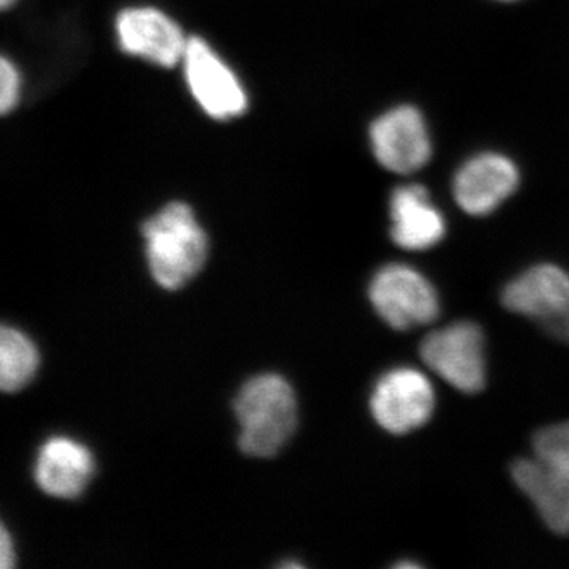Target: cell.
Masks as SVG:
<instances>
[{"instance_id":"cell-1","label":"cell","mask_w":569,"mask_h":569,"mask_svg":"<svg viewBox=\"0 0 569 569\" xmlns=\"http://www.w3.org/2000/svg\"><path fill=\"white\" fill-rule=\"evenodd\" d=\"M141 231L149 271L164 290H179L203 269L208 236L189 204L164 206L142 223Z\"/></svg>"},{"instance_id":"cell-2","label":"cell","mask_w":569,"mask_h":569,"mask_svg":"<svg viewBox=\"0 0 569 569\" xmlns=\"http://www.w3.org/2000/svg\"><path fill=\"white\" fill-rule=\"evenodd\" d=\"M533 456L516 459L511 477L550 530L569 535V421L539 429Z\"/></svg>"},{"instance_id":"cell-3","label":"cell","mask_w":569,"mask_h":569,"mask_svg":"<svg viewBox=\"0 0 569 569\" xmlns=\"http://www.w3.org/2000/svg\"><path fill=\"white\" fill-rule=\"evenodd\" d=\"M239 448L252 458H272L288 443L298 425V402L291 385L277 373L250 378L233 402Z\"/></svg>"},{"instance_id":"cell-4","label":"cell","mask_w":569,"mask_h":569,"mask_svg":"<svg viewBox=\"0 0 569 569\" xmlns=\"http://www.w3.org/2000/svg\"><path fill=\"white\" fill-rule=\"evenodd\" d=\"M421 358L436 376L463 395L485 389V335L473 321H458L427 335Z\"/></svg>"},{"instance_id":"cell-5","label":"cell","mask_w":569,"mask_h":569,"mask_svg":"<svg viewBox=\"0 0 569 569\" xmlns=\"http://www.w3.org/2000/svg\"><path fill=\"white\" fill-rule=\"evenodd\" d=\"M369 298L381 320L399 331L432 323L440 316V299L432 282L417 269L391 263L378 269Z\"/></svg>"},{"instance_id":"cell-6","label":"cell","mask_w":569,"mask_h":569,"mask_svg":"<svg viewBox=\"0 0 569 569\" xmlns=\"http://www.w3.org/2000/svg\"><path fill=\"white\" fill-rule=\"evenodd\" d=\"M501 305L530 318L556 339L569 342V274L560 266L538 264L505 287Z\"/></svg>"},{"instance_id":"cell-7","label":"cell","mask_w":569,"mask_h":569,"mask_svg":"<svg viewBox=\"0 0 569 569\" xmlns=\"http://www.w3.org/2000/svg\"><path fill=\"white\" fill-rule=\"evenodd\" d=\"M436 391L425 373L413 367H397L378 378L370 411L377 425L395 436H406L432 418Z\"/></svg>"},{"instance_id":"cell-8","label":"cell","mask_w":569,"mask_h":569,"mask_svg":"<svg viewBox=\"0 0 569 569\" xmlns=\"http://www.w3.org/2000/svg\"><path fill=\"white\" fill-rule=\"evenodd\" d=\"M181 63L187 86L206 114L217 121L244 114L249 104L244 88L208 41L200 37L189 39Z\"/></svg>"},{"instance_id":"cell-9","label":"cell","mask_w":569,"mask_h":569,"mask_svg":"<svg viewBox=\"0 0 569 569\" xmlns=\"http://www.w3.org/2000/svg\"><path fill=\"white\" fill-rule=\"evenodd\" d=\"M370 146L378 163L397 174L421 170L432 156L425 118L410 104L392 108L370 126Z\"/></svg>"},{"instance_id":"cell-10","label":"cell","mask_w":569,"mask_h":569,"mask_svg":"<svg viewBox=\"0 0 569 569\" xmlns=\"http://www.w3.org/2000/svg\"><path fill=\"white\" fill-rule=\"evenodd\" d=\"M116 33L122 51L171 69L182 62L189 39L181 26L152 7H133L119 13Z\"/></svg>"},{"instance_id":"cell-11","label":"cell","mask_w":569,"mask_h":569,"mask_svg":"<svg viewBox=\"0 0 569 569\" xmlns=\"http://www.w3.org/2000/svg\"><path fill=\"white\" fill-rule=\"evenodd\" d=\"M519 170L503 153L485 152L471 157L456 173L452 194L463 212L482 217L516 192Z\"/></svg>"},{"instance_id":"cell-12","label":"cell","mask_w":569,"mask_h":569,"mask_svg":"<svg viewBox=\"0 0 569 569\" xmlns=\"http://www.w3.org/2000/svg\"><path fill=\"white\" fill-rule=\"evenodd\" d=\"M96 471L91 449L69 437H52L37 455L33 478L47 496L71 500L88 488Z\"/></svg>"},{"instance_id":"cell-13","label":"cell","mask_w":569,"mask_h":569,"mask_svg":"<svg viewBox=\"0 0 569 569\" xmlns=\"http://www.w3.org/2000/svg\"><path fill=\"white\" fill-rule=\"evenodd\" d=\"M389 216L392 241L406 250L432 249L447 233L443 213L419 183H408L392 192Z\"/></svg>"},{"instance_id":"cell-14","label":"cell","mask_w":569,"mask_h":569,"mask_svg":"<svg viewBox=\"0 0 569 569\" xmlns=\"http://www.w3.org/2000/svg\"><path fill=\"white\" fill-rule=\"evenodd\" d=\"M40 355L36 343L20 329L3 326L0 331V387L17 392L36 377Z\"/></svg>"},{"instance_id":"cell-15","label":"cell","mask_w":569,"mask_h":569,"mask_svg":"<svg viewBox=\"0 0 569 569\" xmlns=\"http://www.w3.org/2000/svg\"><path fill=\"white\" fill-rule=\"evenodd\" d=\"M21 97V74L13 62L3 58L0 62V110L9 114L17 108Z\"/></svg>"},{"instance_id":"cell-16","label":"cell","mask_w":569,"mask_h":569,"mask_svg":"<svg viewBox=\"0 0 569 569\" xmlns=\"http://www.w3.org/2000/svg\"><path fill=\"white\" fill-rule=\"evenodd\" d=\"M14 565V546L11 541L9 530L2 527V538H0V567L9 569Z\"/></svg>"},{"instance_id":"cell-17","label":"cell","mask_w":569,"mask_h":569,"mask_svg":"<svg viewBox=\"0 0 569 569\" xmlns=\"http://www.w3.org/2000/svg\"><path fill=\"white\" fill-rule=\"evenodd\" d=\"M17 3V0H0V6H2L3 10H9L11 7Z\"/></svg>"},{"instance_id":"cell-18","label":"cell","mask_w":569,"mask_h":569,"mask_svg":"<svg viewBox=\"0 0 569 569\" xmlns=\"http://www.w3.org/2000/svg\"><path fill=\"white\" fill-rule=\"evenodd\" d=\"M497 2H516V0H497Z\"/></svg>"}]
</instances>
